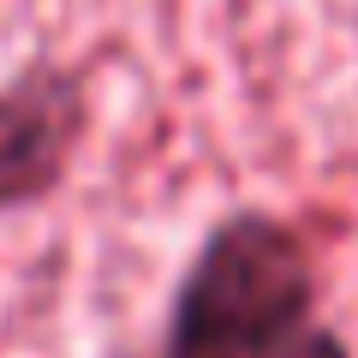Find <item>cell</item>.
<instances>
[{"label":"cell","mask_w":358,"mask_h":358,"mask_svg":"<svg viewBox=\"0 0 358 358\" xmlns=\"http://www.w3.org/2000/svg\"><path fill=\"white\" fill-rule=\"evenodd\" d=\"M155 358H358L322 317V268L299 221L239 203L209 221L167 293Z\"/></svg>","instance_id":"6da1fadb"},{"label":"cell","mask_w":358,"mask_h":358,"mask_svg":"<svg viewBox=\"0 0 358 358\" xmlns=\"http://www.w3.org/2000/svg\"><path fill=\"white\" fill-rule=\"evenodd\" d=\"M90 131V60H60L42 48L0 78V221L54 203L84 162Z\"/></svg>","instance_id":"7a4b0ae2"},{"label":"cell","mask_w":358,"mask_h":358,"mask_svg":"<svg viewBox=\"0 0 358 358\" xmlns=\"http://www.w3.org/2000/svg\"><path fill=\"white\" fill-rule=\"evenodd\" d=\"M352 36H358V6H352Z\"/></svg>","instance_id":"3957f363"}]
</instances>
